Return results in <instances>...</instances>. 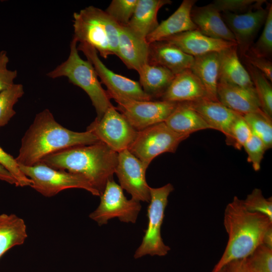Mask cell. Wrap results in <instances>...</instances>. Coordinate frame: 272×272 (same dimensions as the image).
<instances>
[{"instance_id":"6da1fadb","label":"cell","mask_w":272,"mask_h":272,"mask_svg":"<svg viewBox=\"0 0 272 272\" xmlns=\"http://www.w3.org/2000/svg\"><path fill=\"white\" fill-rule=\"evenodd\" d=\"M99 141L90 131L77 132L65 128L55 120L48 109H45L36 115L25 132L15 159L19 165L31 166L60 150Z\"/></svg>"},{"instance_id":"7a4b0ae2","label":"cell","mask_w":272,"mask_h":272,"mask_svg":"<svg viewBox=\"0 0 272 272\" xmlns=\"http://www.w3.org/2000/svg\"><path fill=\"white\" fill-rule=\"evenodd\" d=\"M224 226L228 235V242L212 272H218L230 262L249 256L262 244L272 221L261 213L248 211L242 200L235 196L225 208Z\"/></svg>"},{"instance_id":"3957f363","label":"cell","mask_w":272,"mask_h":272,"mask_svg":"<svg viewBox=\"0 0 272 272\" xmlns=\"http://www.w3.org/2000/svg\"><path fill=\"white\" fill-rule=\"evenodd\" d=\"M117 162L118 153L100 141L60 150L40 161L54 169L83 176L100 196L108 180L113 178Z\"/></svg>"},{"instance_id":"277c9868","label":"cell","mask_w":272,"mask_h":272,"mask_svg":"<svg viewBox=\"0 0 272 272\" xmlns=\"http://www.w3.org/2000/svg\"><path fill=\"white\" fill-rule=\"evenodd\" d=\"M74 38L93 46L104 57L116 54L119 25L105 11L88 6L73 14Z\"/></svg>"},{"instance_id":"5b68a950","label":"cell","mask_w":272,"mask_h":272,"mask_svg":"<svg viewBox=\"0 0 272 272\" xmlns=\"http://www.w3.org/2000/svg\"><path fill=\"white\" fill-rule=\"evenodd\" d=\"M77 42L73 38L67 59L48 73L46 76L51 79L65 77L72 84L82 89L89 96L96 110L95 119L100 120L107 109L113 105L106 91L99 81L93 65L79 55Z\"/></svg>"},{"instance_id":"8992f818","label":"cell","mask_w":272,"mask_h":272,"mask_svg":"<svg viewBox=\"0 0 272 272\" xmlns=\"http://www.w3.org/2000/svg\"><path fill=\"white\" fill-rule=\"evenodd\" d=\"M19 166L32 181L30 187L44 196L51 197L70 188L84 189L94 195L100 196L89 181L80 175L55 169L40 162L31 166Z\"/></svg>"},{"instance_id":"52a82bcc","label":"cell","mask_w":272,"mask_h":272,"mask_svg":"<svg viewBox=\"0 0 272 272\" xmlns=\"http://www.w3.org/2000/svg\"><path fill=\"white\" fill-rule=\"evenodd\" d=\"M174 190L171 183L158 188L150 187V204L147 210L148 227L140 246L135 252L136 259L146 255L165 256L170 250L163 241L161 229L165 216L168 198Z\"/></svg>"},{"instance_id":"ba28073f","label":"cell","mask_w":272,"mask_h":272,"mask_svg":"<svg viewBox=\"0 0 272 272\" xmlns=\"http://www.w3.org/2000/svg\"><path fill=\"white\" fill-rule=\"evenodd\" d=\"M189 135L174 131L163 122L138 131L128 150L149 166L160 154L175 153L179 144Z\"/></svg>"},{"instance_id":"9c48e42d","label":"cell","mask_w":272,"mask_h":272,"mask_svg":"<svg viewBox=\"0 0 272 272\" xmlns=\"http://www.w3.org/2000/svg\"><path fill=\"white\" fill-rule=\"evenodd\" d=\"M109 97L117 103L116 109L137 131L165 122L177 104L164 100H135L117 95Z\"/></svg>"},{"instance_id":"30bf717a","label":"cell","mask_w":272,"mask_h":272,"mask_svg":"<svg viewBox=\"0 0 272 272\" xmlns=\"http://www.w3.org/2000/svg\"><path fill=\"white\" fill-rule=\"evenodd\" d=\"M141 209L140 201L132 198L127 199L123 189L111 178L100 196L99 206L89 217L99 226L106 224L109 220L114 218L121 222L134 223Z\"/></svg>"},{"instance_id":"8fae6325","label":"cell","mask_w":272,"mask_h":272,"mask_svg":"<svg viewBox=\"0 0 272 272\" xmlns=\"http://www.w3.org/2000/svg\"><path fill=\"white\" fill-rule=\"evenodd\" d=\"M98 140L118 153L128 150L138 131L115 107L108 108L100 120L95 119L87 128Z\"/></svg>"},{"instance_id":"7c38bea8","label":"cell","mask_w":272,"mask_h":272,"mask_svg":"<svg viewBox=\"0 0 272 272\" xmlns=\"http://www.w3.org/2000/svg\"><path fill=\"white\" fill-rule=\"evenodd\" d=\"M77 49L84 53L93 65L98 77L107 89L108 97L117 95L135 100H153L145 93L139 82L117 74L107 68L93 46L87 43H80Z\"/></svg>"},{"instance_id":"4fadbf2b","label":"cell","mask_w":272,"mask_h":272,"mask_svg":"<svg viewBox=\"0 0 272 272\" xmlns=\"http://www.w3.org/2000/svg\"><path fill=\"white\" fill-rule=\"evenodd\" d=\"M148 167L128 150L118 153L115 173L120 186L131 195V198L139 201L150 200V187L146 179V172Z\"/></svg>"},{"instance_id":"5bb4252c","label":"cell","mask_w":272,"mask_h":272,"mask_svg":"<svg viewBox=\"0 0 272 272\" xmlns=\"http://www.w3.org/2000/svg\"><path fill=\"white\" fill-rule=\"evenodd\" d=\"M268 9V4L266 8L261 7L242 14L221 13L222 19L235 37L241 58L249 51L257 33L264 25Z\"/></svg>"},{"instance_id":"9a60e30c","label":"cell","mask_w":272,"mask_h":272,"mask_svg":"<svg viewBox=\"0 0 272 272\" xmlns=\"http://www.w3.org/2000/svg\"><path fill=\"white\" fill-rule=\"evenodd\" d=\"M162 41H166L174 45L193 57L211 52L219 53L228 48L237 46L235 42L206 36L198 30L176 34Z\"/></svg>"},{"instance_id":"2e32d148","label":"cell","mask_w":272,"mask_h":272,"mask_svg":"<svg viewBox=\"0 0 272 272\" xmlns=\"http://www.w3.org/2000/svg\"><path fill=\"white\" fill-rule=\"evenodd\" d=\"M218 101L233 111L244 115L262 111L254 88H245L218 82Z\"/></svg>"},{"instance_id":"e0dca14e","label":"cell","mask_w":272,"mask_h":272,"mask_svg":"<svg viewBox=\"0 0 272 272\" xmlns=\"http://www.w3.org/2000/svg\"><path fill=\"white\" fill-rule=\"evenodd\" d=\"M161 98L175 103L209 99L203 86L190 69L176 75Z\"/></svg>"},{"instance_id":"ac0fdd59","label":"cell","mask_w":272,"mask_h":272,"mask_svg":"<svg viewBox=\"0 0 272 272\" xmlns=\"http://www.w3.org/2000/svg\"><path fill=\"white\" fill-rule=\"evenodd\" d=\"M149 44L148 63L165 67L175 75L190 69L194 57L166 41Z\"/></svg>"},{"instance_id":"d6986e66","label":"cell","mask_w":272,"mask_h":272,"mask_svg":"<svg viewBox=\"0 0 272 272\" xmlns=\"http://www.w3.org/2000/svg\"><path fill=\"white\" fill-rule=\"evenodd\" d=\"M196 2V0L183 1L169 18L159 24L147 36V43L150 44L181 33L197 30L191 18V11Z\"/></svg>"},{"instance_id":"ffe728a7","label":"cell","mask_w":272,"mask_h":272,"mask_svg":"<svg viewBox=\"0 0 272 272\" xmlns=\"http://www.w3.org/2000/svg\"><path fill=\"white\" fill-rule=\"evenodd\" d=\"M149 44L135 35L126 26H119L117 55L127 68L138 72L148 63Z\"/></svg>"},{"instance_id":"44dd1931","label":"cell","mask_w":272,"mask_h":272,"mask_svg":"<svg viewBox=\"0 0 272 272\" xmlns=\"http://www.w3.org/2000/svg\"><path fill=\"white\" fill-rule=\"evenodd\" d=\"M191 18L197 30L206 36L236 43L235 37L222 19L221 13L212 4L201 7L194 6L191 11Z\"/></svg>"},{"instance_id":"7402d4cb","label":"cell","mask_w":272,"mask_h":272,"mask_svg":"<svg viewBox=\"0 0 272 272\" xmlns=\"http://www.w3.org/2000/svg\"><path fill=\"white\" fill-rule=\"evenodd\" d=\"M185 103L199 114L212 129L221 131L225 137L228 134L232 123L240 114L219 101L209 99Z\"/></svg>"},{"instance_id":"603a6c76","label":"cell","mask_w":272,"mask_h":272,"mask_svg":"<svg viewBox=\"0 0 272 272\" xmlns=\"http://www.w3.org/2000/svg\"><path fill=\"white\" fill-rule=\"evenodd\" d=\"M170 0H138L133 14L126 26L135 35L145 39L159 25L157 14Z\"/></svg>"},{"instance_id":"cb8c5ba5","label":"cell","mask_w":272,"mask_h":272,"mask_svg":"<svg viewBox=\"0 0 272 272\" xmlns=\"http://www.w3.org/2000/svg\"><path fill=\"white\" fill-rule=\"evenodd\" d=\"M219 81L245 88H254L246 69L238 57L237 46L219 52Z\"/></svg>"},{"instance_id":"d4e9b609","label":"cell","mask_w":272,"mask_h":272,"mask_svg":"<svg viewBox=\"0 0 272 272\" xmlns=\"http://www.w3.org/2000/svg\"><path fill=\"white\" fill-rule=\"evenodd\" d=\"M190 70L201 82L209 99L218 101L219 53L211 52L194 57Z\"/></svg>"},{"instance_id":"484cf974","label":"cell","mask_w":272,"mask_h":272,"mask_svg":"<svg viewBox=\"0 0 272 272\" xmlns=\"http://www.w3.org/2000/svg\"><path fill=\"white\" fill-rule=\"evenodd\" d=\"M138 73L142 89L152 100L161 98L175 76L165 67L149 63L144 64Z\"/></svg>"},{"instance_id":"4316f807","label":"cell","mask_w":272,"mask_h":272,"mask_svg":"<svg viewBox=\"0 0 272 272\" xmlns=\"http://www.w3.org/2000/svg\"><path fill=\"white\" fill-rule=\"evenodd\" d=\"M164 122L171 129L181 134L190 135L200 130L212 129L199 114L185 102L177 103Z\"/></svg>"},{"instance_id":"83f0119b","label":"cell","mask_w":272,"mask_h":272,"mask_svg":"<svg viewBox=\"0 0 272 272\" xmlns=\"http://www.w3.org/2000/svg\"><path fill=\"white\" fill-rule=\"evenodd\" d=\"M28 237L24 220L15 214H0V258L13 247L23 244Z\"/></svg>"},{"instance_id":"f1b7e54d","label":"cell","mask_w":272,"mask_h":272,"mask_svg":"<svg viewBox=\"0 0 272 272\" xmlns=\"http://www.w3.org/2000/svg\"><path fill=\"white\" fill-rule=\"evenodd\" d=\"M246 69L253 84L260 108L268 117L272 118V87L264 75L254 66L245 61Z\"/></svg>"},{"instance_id":"f546056e","label":"cell","mask_w":272,"mask_h":272,"mask_svg":"<svg viewBox=\"0 0 272 272\" xmlns=\"http://www.w3.org/2000/svg\"><path fill=\"white\" fill-rule=\"evenodd\" d=\"M243 116L249 125L251 132L264 143L266 150L272 147L271 119L262 111L249 113Z\"/></svg>"},{"instance_id":"4dcf8cb0","label":"cell","mask_w":272,"mask_h":272,"mask_svg":"<svg viewBox=\"0 0 272 272\" xmlns=\"http://www.w3.org/2000/svg\"><path fill=\"white\" fill-rule=\"evenodd\" d=\"M24 94L22 84H14L0 92V127L7 124L16 114L13 107Z\"/></svg>"},{"instance_id":"1f68e13d","label":"cell","mask_w":272,"mask_h":272,"mask_svg":"<svg viewBox=\"0 0 272 272\" xmlns=\"http://www.w3.org/2000/svg\"><path fill=\"white\" fill-rule=\"evenodd\" d=\"M248 52L270 60L272 55V5L268 4V13L262 32Z\"/></svg>"},{"instance_id":"d6a6232c","label":"cell","mask_w":272,"mask_h":272,"mask_svg":"<svg viewBox=\"0 0 272 272\" xmlns=\"http://www.w3.org/2000/svg\"><path fill=\"white\" fill-rule=\"evenodd\" d=\"M138 0H113L105 10L119 26H125L131 18Z\"/></svg>"},{"instance_id":"836d02e7","label":"cell","mask_w":272,"mask_h":272,"mask_svg":"<svg viewBox=\"0 0 272 272\" xmlns=\"http://www.w3.org/2000/svg\"><path fill=\"white\" fill-rule=\"evenodd\" d=\"M266 3L263 0H215L211 4L220 13L242 14L250 10L262 7Z\"/></svg>"},{"instance_id":"e575fe53","label":"cell","mask_w":272,"mask_h":272,"mask_svg":"<svg viewBox=\"0 0 272 272\" xmlns=\"http://www.w3.org/2000/svg\"><path fill=\"white\" fill-rule=\"evenodd\" d=\"M251 134V129L243 115L239 114L232 123L228 134L226 136V143L240 150Z\"/></svg>"},{"instance_id":"d590c367","label":"cell","mask_w":272,"mask_h":272,"mask_svg":"<svg viewBox=\"0 0 272 272\" xmlns=\"http://www.w3.org/2000/svg\"><path fill=\"white\" fill-rule=\"evenodd\" d=\"M245 209L249 212L259 213L267 216L272 221L271 197L266 199L259 188H254L242 200Z\"/></svg>"},{"instance_id":"8d00e7d4","label":"cell","mask_w":272,"mask_h":272,"mask_svg":"<svg viewBox=\"0 0 272 272\" xmlns=\"http://www.w3.org/2000/svg\"><path fill=\"white\" fill-rule=\"evenodd\" d=\"M246 259L254 272H272V248L262 244Z\"/></svg>"},{"instance_id":"74e56055","label":"cell","mask_w":272,"mask_h":272,"mask_svg":"<svg viewBox=\"0 0 272 272\" xmlns=\"http://www.w3.org/2000/svg\"><path fill=\"white\" fill-rule=\"evenodd\" d=\"M247 154V161L252 164L253 169L257 171L266 150L263 142L252 133L243 147Z\"/></svg>"},{"instance_id":"f35d334b","label":"cell","mask_w":272,"mask_h":272,"mask_svg":"<svg viewBox=\"0 0 272 272\" xmlns=\"http://www.w3.org/2000/svg\"><path fill=\"white\" fill-rule=\"evenodd\" d=\"M0 165L12 175L17 181L19 186H31L32 181L22 172L16 159L5 152L1 147Z\"/></svg>"},{"instance_id":"ab89813d","label":"cell","mask_w":272,"mask_h":272,"mask_svg":"<svg viewBox=\"0 0 272 272\" xmlns=\"http://www.w3.org/2000/svg\"><path fill=\"white\" fill-rule=\"evenodd\" d=\"M9 59L7 51L0 52V92L14 84V81L17 76V71L8 69Z\"/></svg>"},{"instance_id":"60d3db41","label":"cell","mask_w":272,"mask_h":272,"mask_svg":"<svg viewBox=\"0 0 272 272\" xmlns=\"http://www.w3.org/2000/svg\"><path fill=\"white\" fill-rule=\"evenodd\" d=\"M245 61L248 62L261 72L266 79L272 82V62L266 58L256 56L249 52L242 58Z\"/></svg>"},{"instance_id":"b9f144b4","label":"cell","mask_w":272,"mask_h":272,"mask_svg":"<svg viewBox=\"0 0 272 272\" xmlns=\"http://www.w3.org/2000/svg\"><path fill=\"white\" fill-rule=\"evenodd\" d=\"M226 267L227 272H251L246 258L232 261Z\"/></svg>"},{"instance_id":"7bdbcfd3","label":"cell","mask_w":272,"mask_h":272,"mask_svg":"<svg viewBox=\"0 0 272 272\" xmlns=\"http://www.w3.org/2000/svg\"><path fill=\"white\" fill-rule=\"evenodd\" d=\"M0 180L16 186H19L17 181L12 175L1 165H0Z\"/></svg>"},{"instance_id":"ee69618b","label":"cell","mask_w":272,"mask_h":272,"mask_svg":"<svg viewBox=\"0 0 272 272\" xmlns=\"http://www.w3.org/2000/svg\"><path fill=\"white\" fill-rule=\"evenodd\" d=\"M262 244L272 248V226L266 231L263 238Z\"/></svg>"},{"instance_id":"f6af8a7d","label":"cell","mask_w":272,"mask_h":272,"mask_svg":"<svg viewBox=\"0 0 272 272\" xmlns=\"http://www.w3.org/2000/svg\"><path fill=\"white\" fill-rule=\"evenodd\" d=\"M218 272H227V269H226V266L225 267H224L223 268H222L220 271H219Z\"/></svg>"},{"instance_id":"bcb514c9","label":"cell","mask_w":272,"mask_h":272,"mask_svg":"<svg viewBox=\"0 0 272 272\" xmlns=\"http://www.w3.org/2000/svg\"><path fill=\"white\" fill-rule=\"evenodd\" d=\"M251 272H254V271H252V270H251Z\"/></svg>"}]
</instances>
